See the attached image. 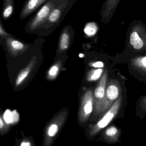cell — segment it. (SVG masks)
I'll use <instances>...</instances> for the list:
<instances>
[{
  "instance_id": "obj_17",
  "label": "cell",
  "mask_w": 146,
  "mask_h": 146,
  "mask_svg": "<svg viewBox=\"0 0 146 146\" xmlns=\"http://www.w3.org/2000/svg\"><path fill=\"white\" fill-rule=\"evenodd\" d=\"M58 130V127L57 125L55 124H52L49 128V132H48L49 135L51 137L55 136L57 133Z\"/></svg>"
},
{
  "instance_id": "obj_16",
  "label": "cell",
  "mask_w": 146,
  "mask_h": 146,
  "mask_svg": "<svg viewBox=\"0 0 146 146\" xmlns=\"http://www.w3.org/2000/svg\"><path fill=\"white\" fill-rule=\"evenodd\" d=\"M105 89L103 87L101 86L97 87L94 92V97L97 99L103 98L105 95Z\"/></svg>"
},
{
  "instance_id": "obj_3",
  "label": "cell",
  "mask_w": 146,
  "mask_h": 146,
  "mask_svg": "<svg viewBox=\"0 0 146 146\" xmlns=\"http://www.w3.org/2000/svg\"><path fill=\"white\" fill-rule=\"evenodd\" d=\"M122 135L121 129L115 124H111L102 131L100 139L109 145L116 144L121 143Z\"/></svg>"
},
{
  "instance_id": "obj_1",
  "label": "cell",
  "mask_w": 146,
  "mask_h": 146,
  "mask_svg": "<svg viewBox=\"0 0 146 146\" xmlns=\"http://www.w3.org/2000/svg\"><path fill=\"white\" fill-rule=\"evenodd\" d=\"M60 0H49L31 17L27 24L26 28L30 31H34L47 20L52 10Z\"/></svg>"
},
{
  "instance_id": "obj_12",
  "label": "cell",
  "mask_w": 146,
  "mask_h": 146,
  "mask_svg": "<svg viewBox=\"0 0 146 146\" xmlns=\"http://www.w3.org/2000/svg\"><path fill=\"white\" fill-rule=\"evenodd\" d=\"M119 89L114 85L110 86L107 90V97L111 100H115L119 96Z\"/></svg>"
},
{
  "instance_id": "obj_6",
  "label": "cell",
  "mask_w": 146,
  "mask_h": 146,
  "mask_svg": "<svg viewBox=\"0 0 146 146\" xmlns=\"http://www.w3.org/2000/svg\"><path fill=\"white\" fill-rule=\"evenodd\" d=\"M81 111L85 117H87L92 113L93 109L92 94L90 91L87 92L81 100Z\"/></svg>"
},
{
  "instance_id": "obj_21",
  "label": "cell",
  "mask_w": 146,
  "mask_h": 146,
  "mask_svg": "<svg viewBox=\"0 0 146 146\" xmlns=\"http://www.w3.org/2000/svg\"><path fill=\"white\" fill-rule=\"evenodd\" d=\"M142 63H143V65L146 68V57H144L143 58L142 60Z\"/></svg>"
},
{
  "instance_id": "obj_2",
  "label": "cell",
  "mask_w": 146,
  "mask_h": 146,
  "mask_svg": "<svg viewBox=\"0 0 146 146\" xmlns=\"http://www.w3.org/2000/svg\"><path fill=\"white\" fill-rule=\"evenodd\" d=\"M119 109L117 105H115L110 110L107 111L92 129V135L97 134L111 124V123L116 118L118 115Z\"/></svg>"
},
{
  "instance_id": "obj_22",
  "label": "cell",
  "mask_w": 146,
  "mask_h": 146,
  "mask_svg": "<svg viewBox=\"0 0 146 146\" xmlns=\"http://www.w3.org/2000/svg\"><path fill=\"white\" fill-rule=\"evenodd\" d=\"M3 122L1 118H0V128H1V129L3 127Z\"/></svg>"
},
{
  "instance_id": "obj_5",
  "label": "cell",
  "mask_w": 146,
  "mask_h": 146,
  "mask_svg": "<svg viewBox=\"0 0 146 146\" xmlns=\"http://www.w3.org/2000/svg\"><path fill=\"white\" fill-rule=\"evenodd\" d=\"M49 0H26L19 15L20 19H24L32 14Z\"/></svg>"
},
{
  "instance_id": "obj_4",
  "label": "cell",
  "mask_w": 146,
  "mask_h": 146,
  "mask_svg": "<svg viewBox=\"0 0 146 146\" xmlns=\"http://www.w3.org/2000/svg\"><path fill=\"white\" fill-rule=\"evenodd\" d=\"M121 0H105L101 9V21L109 23L113 18Z\"/></svg>"
},
{
  "instance_id": "obj_11",
  "label": "cell",
  "mask_w": 146,
  "mask_h": 146,
  "mask_svg": "<svg viewBox=\"0 0 146 146\" xmlns=\"http://www.w3.org/2000/svg\"><path fill=\"white\" fill-rule=\"evenodd\" d=\"M33 65V64L32 63L29 64L28 66L24 70H22L19 74L17 79H16V81H15L16 86H17L20 85L26 79L27 77L28 76V75L30 74L31 69Z\"/></svg>"
},
{
  "instance_id": "obj_8",
  "label": "cell",
  "mask_w": 146,
  "mask_h": 146,
  "mask_svg": "<svg viewBox=\"0 0 146 146\" xmlns=\"http://www.w3.org/2000/svg\"><path fill=\"white\" fill-rule=\"evenodd\" d=\"M69 27H66L63 31L60 37L59 47L60 49L65 50L67 49L70 42V34Z\"/></svg>"
},
{
  "instance_id": "obj_7",
  "label": "cell",
  "mask_w": 146,
  "mask_h": 146,
  "mask_svg": "<svg viewBox=\"0 0 146 146\" xmlns=\"http://www.w3.org/2000/svg\"><path fill=\"white\" fill-rule=\"evenodd\" d=\"M14 10V0H3L1 13L2 18L4 20L11 17Z\"/></svg>"
},
{
  "instance_id": "obj_19",
  "label": "cell",
  "mask_w": 146,
  "mask_h": 146,
  "mask_svg": "<svg viewBox=\"0 0 146 146\" xmlns=\"http://www.w3.org/2000/svg\"><path fill=\"white\" fill-rule=\"evenodd\" d=\"M0 34L1 36H7V33L5 32L3 27V26L2 22L1 20V24H0Z\"/></svg>"
},
{
  "instance_id": "obj_13",
  "label": "cell",
  "mask_w": 146,
  "mask_h": 146,
  "mask_svg": "<svg viewBox=\"0 0 146 146\" xmlns=\"http://www.w3.org/2000/svg\"><path fill=\"white\" fill-rule=\"evenodd\" d=\"M60 69V65L56 64L50 68L48 72V77L49 80H54L57 76Z\"/></svg>"
},
{
  "instance_id": "obj_10",
  "label": "cell",
  "mask_w": 146,
  "mask_h": 146,
  "mask_svg": "<svg viewBox=\"0 0 146 146\" xmlns=\"http://www.w3.org/2000/svg\"><path fill=\"white\" fill-rule=\"evenodd\" d=\"M98 28V25L96 22H88L85 25L84 32L87 36L91 37L97 34Z\"/></svg>"
},
{
  "instance_id": "obj_18",
  "label": "cell",
  "mask_w": 146,
  "mask_h": 146,
  "mask_svg": "<svg viewBox=\"0 0 146 146\" xmlns=\"http://www.w3.org/2000/svg\"><path fill=\"white\" fill-rule=\"evenodd\" d=\"M92 66L94 68H101L104 67V64L102 62H97L92 64Z\"/></svg>"
},
{
  "instance_id": "obj_23",
  "label": "cell",
  "mask_w": 146,
  "mask_h": 146,
  "mask_svg": "<svg viewBox=\"0 0 146 146\" xmlns=\"http://www.w3.org/2000/svg\"><path fill=\"white\" fill-rule=\"evenodd\" d=\"M79 56L80 57H83L84 56V55H83V54H79Z\"/></svg>"
},
{
  "instance_id": "obj_20",
  "label": "cell",
  "mask_w": 146,
  "mask_h": 146,
  "mask_svg": "<svg viewBox=\"0 0 146 146\" xmlns=\"http://www.w3.org/2000/svg\"><path fill=\"white\" fill-rule=\"evenodd\" d=\"M21 146H31V144L29 142H23Z\"/></svg>"
},
{
  "instance_id": "obj_14",
  "label": "cell",
  "mask_w": 146,
  "mask_h": 146,
  "mask_svg": "<svg viewBox=\"0 0 146 146\" xmlns=\"http://www.w3.org/2000/svg\"><path fill=\"white\" fill-rule=\"evenodd\" d=\"M102 73H103V70L100 68L91 71L87 75V80L89 81L97 80L99 79Z\"/></svg>"
},
{
  "instance_id": "obj_15",
  "label": "cell",
  "mask_w": 146,
  "mask_h": 146,
  "mask_svg": "<svg viewBox=\"0 0 146 146\" xmlns=\"http://www.w3.org/2000/svg\"><path fill=\"white\" fill-rule=\"evenodd\" d=\"M9 41L10 46L14 50H21L24 48V44L19 41L15 39H9Z\"/></svg>"
},
{
  "instance_id": "obj_9",
  "label": "cell",
  "mask_w": 146,
  "mask_h": 146,
  "mask_svg": "<svg viewBox=\"0 0 146 146\" xmlns=\"http://www.w3.org/2000/svg\"><path fill=\"white\" fill-rule=\"evenodd\" d=\"M5 122L7 124L17 123L19 121V116L17 111L14 110L11 111L10 110H6L3 115Z\"/></svg>"
}]
</instances>
